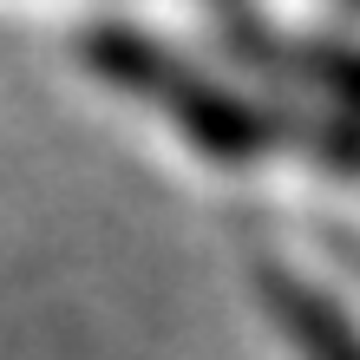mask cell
<instances>
[{"label":"cell","instance_id":"6da1fadb","mask_svg":"<svg viewBox=\"0 0 360 360\" xmlns=\"http://www.w3.org/2000/svg\"><path fill=\"white\" fill-rule=\"evenodd\" d=\"M269 302H275L282 328L295 334V347H302L308 360H360V334H354L341 314H334V302H321L314 288L275 275V282H269Z\"/></svg>","mask_w":360,"mask_h":360}]
</instances>
